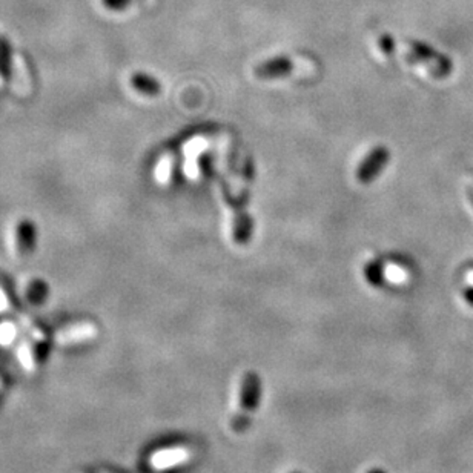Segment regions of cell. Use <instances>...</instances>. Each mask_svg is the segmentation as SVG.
<instances>
[{"label": "cell", "mask_w": 473, "mask_h": 473, "mask_svg": "<svg viewBox=\"0 0 473 473\" xmlns=\"http://www.w3.org/2000/svg\"><path fill=\"white\" fill-rule=\"evenodd\" d=\"M260 390L261 384L257 374L249 372V374L244 375L240 387L239 406H236V411L232 416V429L235 432H243L244 429H248L252 414L256 412L260 401Z\"/></svg>", "instance_id": "1"}, {"label": "cell", "mask_w": 473, "mask_h": 473, "mask_svg": "<svg viewBox=\"0 0 473 473\" xmlns=\"http://www.w3.org/2000/svg\"><path fill=\"white\" fill-rule=\"evenodd\" d=\"M407 45H409L407 59L412 62H421V65L429 69L433 77L444 79L452 72L453 65L452 60L448 56H444V54L431 48L429 45H426L423 42L409 40Z\"/></svg>", "instance_id": "2"}, {"label": "cell", "mask_w": 473, "mask_h": 473, "mask_svg": "<svg viewBox=\"0 0 473 473\" xmlns=\"http://www.w3.org/2000/svg\"><path fill=\"white\" fill-rule=\"evenodd\" d=\"M193 457V452L186 445H171V448H161L151 453L149 464L156 470H171L181 466Z\"/></svg>", "instance_id": "3"}, {"label": "cell", "mask_w": 473, "mask_h": 473, "mask_svg": "<svg viewBox=\"0 0 473 473\" xmlns=\"http://www.w3.org/2000/svg\"><path fill=\"white\" fill-rule=\"evenodd\" d=\"M390 159V152L384 147H378L369 152V156L363 160L361 165L357 169V180L363 185L370 183L372 180H375L380 172L384 169L387 161Z\"/></svg>", "instance_id": "4"}, {"label": "cell", "mask_w": 473, "mask_h": 473, "mask_svg": "<svg viewBox=\"0 0 473 473\" xmlns=\"http://www.w3.org/2000/svg\"><path fill=\"white\" fill-rule=\"evenodd\" d=\"M292 71H294V62L285 56H278L260 63V65L253 69V74L263 80H272V79L286 77Z\"/></svg>", "instance_id": "5"}, {"label": "cell", "mask_w": 473, "mask_h": 473, "mask_svg": "<svg viewBox=\"0 0 473 473\" xmlns=\"http://www.w3.org/2000/svg\"><path fill=\"white\" fill-rule=\"evenodd\" d=\"M96 335V329L91 324H80L69 327V329L62 331L57 335V341L60 344H69V343H77V341H85L91 336Z\"/></svg>", "instance_id": "6"}, {"label": "cell", "mask_w": 473, "mask_h": 473, "mask_svg": "<svg viewBox=\"0 0 473 473\" xmlns=\"http://www.w3.org/2000/svg\"><path fill=\"white\" fill-rule=\"evenodd\" d=\"M132 86L144 96H157L161 93V85L157 79L151 77L144 72H135L131 79Z\"/></svg>", "instance_id": "7"}, {"label": "cell", "mask_w": 473, "mask_h": 473, "mask_svg": "<svg viewBox=\"0 0 473 473\" xmlns=\"http://www.w3.org/2000/svg\"><path fill=\"white\" fill-rule=\"evenodd\" d=\"M17 244L23 253H30L35 244V229L31 222H22L17 229Z\"/></svg>", "instance_id": "8"}, {"label": "cell", "mask_w": 473, "mask_h": 473, "mask_svg": "<svg viewBox=\"0 0 473 473\" xmlns=\"http://www.w3.org/2000/svg\"><path fill=\"white\" fill-rule=\"evenodd\" d=\"M11 71V47L4 38H0V74L2 77L10 76Z\"/></svg>", "instance_id": "9"}, {"label": "cell", "mask_w": 473, "mask_h": 473, "mask_svg": "<svg viewBox=\"0 0 473 473\" xmlns=\"http://www.w3.org/2000/svg\"><path fill=\"white\" fill-rule=\"evenodd\" d=\"M17 358H19L21 366L25 369V372H34L35 369V357L30 344H22L19 351H17Z\"/></svg>", "instance_id": "10"}, {"label": "cell", "mask_w": 473, "mask_h": 473, "mask_svg": "<svg viewBox=\"0 0 473 473\" xmlns=\"http://www.w3.org/2000/svg\"><path fill=\"white\" fill-rule=\"evenodd\" d=\"M16 340V327L11 323L0 324V346L6 348Z\"/></svg>", "instance_id": "11"}, {"label": "cell", "mask_w": 473, "mask_h": 473, "mask_svg": "<svg viewBox=\"0 0 473 473\" xmlns=\"http://www.w3.org/2000/svg\"><path fill=\"white\" fill-rule=\"evenodd\" d=\"M380 48L381 51H383L386 56H390V54L394 52L395 50V42L392 39V35H389V34H383V35H380Z\"/></svg>", "instance_id": "12"}, {"label": "cell", "mask_w": 473, "mask_h": 473, "mask_svg": "<svg viewBox=\"0 0 473 473\" xmlns=\"http://www.w3.org/2000/svg\"><path fill=\"white\" fill-rule=\"evenodd\" d=\"M366 274H367V278L370 280V283H374L375 286H380V283H381V269H380L377 263H370V265L366 269Z\"/></svg>", "instance_id": "13"}, {"label": "cell", "mask_w": 473, "mask_h": 473, "mask_svg": "<svg viewBox=\"0 0 473 473\" xmlns=\"http://www.w3.org/2000/svg\"><path fill=\"white\" fill-rule=\"evenodd\" d=\"M132 0H102V4L113 11H122L126 6L131 5Z\"/></svg>", "instance_id": "14"}, {"label": "cell", "mask_w": 473, "mask_h": 473, "mask_svg": "<svg viewBox=\"0 0 473 473\" xmlns=\"http://www.w3.org/2000/svg\"><path fill=\"white\" fill-rule=\"evenodd\" d=\"M369 473H384L383 470H378V469H375V470H370Z\"/></svg>", "instance_id": "15"}, {"label": "cell", "mask_w": 473, "mask_h": 473, "mask_svg": "<svg viewBox=\"0 0 473 473\" xmlns=\"http://www.w3.org/2000/svg\"><path fill=\"white\" fill-rule=\"evenodd\" d=\"M0 386H2V380H0Z\"/></svg>", "instance_id": "16"}]
</instances>
